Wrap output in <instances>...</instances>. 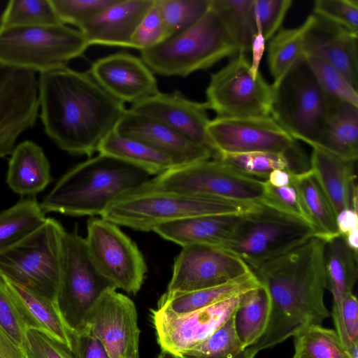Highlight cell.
Masks as SVG:
<instances>
[{"label":"cell","instance_id":"cell-5","mask_svg":"<svg viewBox=\"0 0 358 358\" xmlns=\"http://www.w3.org/2000/svg\"><path fill=\"white\" fill-rule=\"evenodd\" d=\"M238 53L234 40L210 5L195 24L141 51V58L154 74L185 77Z\"/></svg>","mask_w":358,"mask_h":358},{"label":"cell","instance_id":"cell-29","mask_svg":"<svg viewBox=\"0 0 358 358\" xmlns=\"http://www.w3.org/2000/svg\"><path fill=\"white\" fill-rule=\"evenodd\" d=\"M318 147L341 158L358 157V106L329 96V108Z\"/></svg>","mask_w":358,"mask_h":358},{"label":"cell","instance_id":"cell-46","mask_svg":"<svg viewBox=\"0 0 358 358\" xmlns=\"http://www.w3.org/2000/svg\"><path fill=\"white\" fill-rule=\"evenodd\" d=\"M169 36L155 0L153 5L137 26L131 38V48L142 51L155 46Z\"/></svg>","mask_w":358,"mask_h":358},{"label":"cell","instance_id":"cell-12","mask_svg":"<svg viewBox=\"0 0 358 358\" xmlns=\"http://www.w3.org/2000/svg\"><path fill=\"white\" fill-rule=\"evenodd\" d=\"M112 287L115 288L94 264L85 238L65 231L57 303L67 325L80 330L91 308Z\"/></svg>","mask_w":358,"mask_h":358},{"label":"cell","instance_id":"cell-27","mask_svg":"<svg viewBox=\"0 0 358 358\" xmlns=\"http://www.w3.org/2000/svg\"><path fill=\"white\" fill-rule=\"evenodd\" d=\"M357 255L358 252L352 250L341 235L326 241L324 259L327 288L334 300L331 314L336 332L341 339L346 338L341 316L342 301L347 293L352 292L357 279Z\"/></svg>","mask_w":358,"mask_h":358},{"label":"cell","instance_id":"cell-47","mask_svg":"<svg viewBox=\"0 0 358 358\" xmlns=\"http://www.w3.org/2000/svg\"><path fill=\"white\" fill-rule=\"evenodd\" d=\"M313 13L358 33L357 0H316Z\"/></svg>","mask_w":358,"mask_h":358},{"label":"cell","instance_id":"cell-37","mask_svg":"<svg viewBox=\"0 0 358 358\" xmlns=\"http://www.w3.org/2000/svg\"><path fill=\"white\" fill-rule=\"evenodd\" d=\"M294 338V355L302 358H352L336 331L322 325L308 327Z\"/></svg>","mask_w":358,"mask_h":358},{"label":"cell","instance_id":"cell-4","mask_svg":"<svg viewBox=\"0 0 358 358\" xmlns=\"http://www.w3.org/2000/svg\"><path fill=\"white\" fill-rule=\"evenodd\" d=\"M261 203L157 189L147 182L111 203L101 217L117 226L151 231L159 225L209 215H243Z\"/></svg>","mask_w":358,"mask_h":358},{"label":"cell","instance_id":"cell-16","mask_svg":"<svg viewBox=\"0 0 358 358\" xmlns=\"http://www.w3.org/2000/svg\"><path fill=\"white\" fill-rule=\"evenodd\" d=\"M82 329L89 330L101 342L109 358H139L140 329L136 306L117 289L109 288L101 295L87 315Z\"/></svg>","mask_w":358,"mask_h":358},{"label":"cell","instance_id":"cell-48","mask_svg":"<svg viewBox=\"0 0 358 358\" xmlns=\"http://www.w3.org/2000/svg\"><path fill=\"white\" fill-rule=\"evenodd\" d=\"M0 327L25 350L27 328L0 276ZM26 352V351H25Z\"/></svg>","mask_w":358,"mask_h":358},{"label":"cell","instance_id":"cell-32","mask_svg":"<svg viewBox=\"0 0 358 358\" xmlns=\"http://www.w3.org/2000/svg\"><path fill=\"white\" fill-rule=\"evenodd\" d=\"M293 181L315 235L326 241L339 235L336 214L310 169L301 174L293 175Z\"/></svg>","mask_w":358,"mask_h":358},{"label":"cell","instance_id":"cell-25","mask_svg":"<svg viewBox=\"0 0 358 358\" xmlns=\"http://www.w3.org/2000/svg\"><path fill=\"white\" fill-rule=\"evenodd\" d=\"M0 276L27 328L47 334L72 352L75 331L64 321L57 302Z\"/></svg>","mask_w":358,"mask_h":358},{"label":"cell","instance_id":"cell-44","mask_svg":"<svg viewBox=\"0 0 358 358\" xmlns=\"http://www.w3.org/2000/svg\"><path fill=\"white\" fill-rule=\"evenodd\" d=\"M264 186V194L261 204L295 217L311 226L308 216L302 205L297 188L294 183L293 176L292 182L286 186L273 187L266 180Z\"/></svg>","mask_w":358,"mask_h":358},{"label":"cell","instance_id":"cell-11","mask_svg":"<svg viewBox=\"0 0 358 358\" xmlns=\"http://www.w3.org/2000/svg\"><path fill=\"white\" fill-rule=\"evenodd\" d=\"M208 133L217 152L221 154L268 152L285 155L294 174L310 170V158L295 140L271 116L219 117L210 120Z\"/></svg>","mask_w":358,"mask_h":358},{"label":"cell","instance_id":"cell-58","mask_svg":"<svg viewBox=\"0 0 358 358\" xmlns=\"http://www.w3.org/2000/svg\"><path fill=\"white\" fill-rule=\"evenodd\" d=\"M292 358H302L301 357L299 356V355H294V356Z\"/></svg>","mask_w":358,"mask_h":358},{"label":"cell","instance_id":"cell-51","mask_svg":"<svg viewBox=\"0 0 358 358\" xmlns=\"http://www.w3.org/2000/svg\"><path fill=\"white\" fill-rule=\"evenodd\" d=\"M341 316L348 341L352 345L358 343V303L352 292L347 293L343 299Z\"/></svg>","mask_w":358,"mask_h":358},{"label":"cell","instance_id":"cell-30","mask_svg":"<svg viewBox=\"0 0 358 358\" xmlns=\"http://www.w3.org/2000/svg\"><path fill=\"white\" fill-rule=\"evenodd\" d=\"M261 284L253 273L219 286L187 292L166 293L157 310L169 315H182L241 295Z\"/></svg>","mask_w":358,"mask_h":358},{"label":"cell","instance_id":"cell-36","mask_svg":"<svg viewBox=\"0 0 358 358\" xmlns=\"http://www.w3.org/2000/svg\"><path fill=\"white\" fill-rule=\"evenodd\" d=\"M35 198L21 200L0 212V250L5 249L32 233L46 220Z\"/></svg>","mask_w":358,"mask_h":358},{"label":"cell","instance_id":"cell-26","mask_svg":"<svg viewBox=\"0 0 358 358\" xmlns=\"http://www.w3.org/2000/svg\"><path fill=\"white\" fill-rule=\"evenodd\" d=\"M244 215V214H243ZM243 215H209L167 222L153 231L181 247L203 244L223 247Z\"/></svg>","mask_w":358,"mask_h":358},{"label":"cell","instance_id":"cell-19","mask_svg":"<svg viewBox=\"0 0 358 358\" xmlns=\"http://www.w3.org/2000/svg\"><path fill=\"white\" fill-rule=\"evenodd\" d=\"M130 110L166 124L188 139L217 152L208 133L210 119L206 102L191 100L178 91L155 94L131 105Z\"/></svg>","mask_w":358,"mask_h":358},{"label":"cell","instance_id":"cell-45","mask_svg":"<svg viewBox=\"0 0 358 358\" xmlns=\"http://www.w3.org/2000/svg\"><path fill=\"white\" fill-rule=\"evenodd\" d=\"M291 0H255L257 31L268 41L280 29L291 8Z\"/></svg>","mask_w":358,"mask_h":358},{"label":"cell","instance_id":"cell-52","mask_svg":"<svg viewBox=\"0 0 358 358\" xmlns=\"http://www.w3.org/2000/svg\"><path fill=\"white\" fill-rule=\"evenodd\" d=\"M0 358H28L25 350L1 327Z\"/></svg>","mask_w":358,"mask_h":358},{"label":"cell","instance_id":"cell-18","mask_svg":"<svg viewBox=\"0 0 358 358\" xmlns=\"http://www.w3.org/2000/svg\"><path fill=\"white\" fill-rule=\"evenodd\" d=\"M241 296L182 315L151 310V320L162 351L179 356L201 344L235 313Z\"/></svg>","mask_w":358,"mask_h":358},{"label":"cell","instance_id":"cell-35","mask_svg":"<svg viewBox=\"0 0 358 358\" xmlns=\"http://www.w3.org/2000/svg\"><path fill=\"white\" fill-rule=\"evenodd\" d=\"M210 7L217 13L237 45L238 52L251 51L257 34L255 0H210Z\"/></svg>","mask_w":358,"mask_h":358},{"label":"cell","instance_id":"cell-54","mask_svg":"<svg viewBox=\"0 0 358 358\" xmlns=\"http://www.w3.org/2000/svg\"><path fill=\"white\" fill-rule=\"evenodd\" d=\"M266 41L261 31H257L251 47L252 61L250 62V72L254 78H256L259 71V65L262 59Z\"/></svg>","mask_w":358,"mask_h":358},{"label":"cell","instance_id":"cell-34","mask_svg":"<svg viewBox=\"0 0 358 358\" xmlns=\"http://www.w3.org/2000/svg\"><path fill=\"white\" fill-rule=\"evenodd\" d=\"M313 15L301 25L289 29L281 28L269 41L267 59L270 73L276 87L291 67L303 55V41Z\"/></svg>","mask_w":358,"mask_h":358},{"label":"cell","instance_id":"cell-24","mask_svg":"<svg viewBox=\"0 0 358 358\" xmlns=\"http://www.w3.org/2000/svg\"><path fill=\"white\" fill-rule=\"evenodd\" d=\"M310 171L329 200L336 214L352 208L357 210L355 162L318 147H312Z\"/></svg>","mask_w":358,"mask_h":358},{"label":"cell","instance_id":"cell-38","mask_svg":"<svg viewBox=\"0 0 358 358\" xmlns=\"http://www.w3.org/2000/svg\"><path fill=\"white\" fill-rule=\"evenodd\" d=\"M62 24L50 0H12L0 17V27H33Z\"/></svg>","mask_w":358,"mask_h":358},{"label":"cell","instance_id":"cell-53","mask_svg":"<svg viewBox=\"0 0 358 358\" xmlns=\"http://www.w3.org/2000/svg\"><path fill=\"white\" fill-rule=\"evenodd\" d=\"M336 224L338 234L343 236L355 230H357V210L349 208L341 211L336 215Z\"/></svg>","mask_w":358,"mask_h":358},{"label":"cell","instance_id":"cell-31","mask_svg":"<svg viewBox=\"0 0 358 358\" xmlns=\"http://www.w3.org/2000/svg\"><path fill=\"white\" fill-rule=\"evenodd\" d=\"M97 152L138 166L150 176H157L176 166L167 155L138 140L123 136L115 130L105 137Z\"/></svg>","mask_w":358,"mask_h":358},{"label":"cell","instance_id":"cell-28","mask_svg":"<svg viewBox=\"0 0 358 358\" xmlns=\"http://www.w3.org/2000/svg\"><path fill=\"white\" fill-rule=\"evenodd\" d=\"M51 180L50 163L42 148L31 141L17 144L8 161V187L21 196L35 195Z\"/></svg>","mask_w":358,"mask_h":358},{"label":"cell","instance_id":"cell-6","mask_svg":"<svg viewBox=\"0 0 358 358\" xmlns=\"http://www.w3.org/2000/svg\"><path fill=\"white\" fill-rule=\"evenodd\" d=\"M65 229L55 219L0 250V275L57 302Z\"/></svg>","mask_w":358,"mask_h":358},{"label":"cell","instance_id":"cell-56","mask_svg":"<svg viewBox=\"0 0 358 358\" xmlns=\"http://www.w3.org/2000/svg\"><path fill=\"white\" fill-rule=\"evenodd\" d=\"M257 352L251 348H245L242 352L234 358H255ZM157 358H180L168 352L162 351Z\"/></svg>","mask_w":358,"mask_h":358},{"label":"cell","instance_id":"cell-2","mask_svg":"<svg viewBox=\"0 0 358 358\" xmlns=\"http://www.w3.org/2000/svg\"><path fill=\"white\" fill-rule=\"evenodd\" d=\"M38 95L45 132L72 155L91 157L97 152L127 109L88 72L67 66L40 73Z\"/></svg>","mask_w":358,"mask_h":358},{"label":"cell","instance_id":"cell-57","mask_svg":"<svg viewBox=\"0 0 358 358\" xmlns=\"http://www.w3.org/2000/svg\"><path fill=\"white\" fill-rule=\"evenodd\" d=\"M347 244L355 252H358V229L343 236Z\"/></svg>","mask_w":358,"mask_h":358},{"label":"cell","instance_id":"cell-1","mask_svg":"<svg viewBox=\"0 0 358 358\" xmlns=\"http://www.w3.org/2000/svg\"><path fill=\"white\" fill-rule=\"evenodd\" d=\"M326 241L316 235L287 252L250 269L271 299L266 329L251 348H272L330 316L324 303L327 288ZM249 348V347H248Z\"/></svg>","mask_w":358,"mask_h":358},{"label":"cell","instance_id":"cell-21","mask_svg":"<svg viewBox=\"0 0 358 358\" xmlns=\"http://www.w3.org/2000/svg\"><path fill=\"white\" fill-rule=\"evenodd\" d=\"M115 130L167 155L176 166L213 159L210 151L203 145L188 139L161 122L129 108L126 109Z\"/></svg>","mask_w":358,"mask_h":358},{"label":"cell","instance_id":"cell-41","mask_svg":"<svg viewBox=\"0 0 358 358\" xmlns=\"http://www.w3.org/2000/svg\"><path fill=\"white\" fill-rule=\"evenodd\" d=\"M156 2L169 36L195 24L210 5V0H156Z\"/></svg>","mask_w":358,"mask_h":358},{"label":"cell","instance_id":"cell-20","mask_svg":"<svg viewBox=\"0 0 358 358\" xmlns=\"http://www.w3.org/2000/svg\"><path fill=\"white\" fill-rule=\"evenodd\" d=\"M110 95L130 105L157 93L155 74L141 57L125 52L95 60L87 71Z\"/></svg>","mask_w":358,"mask_h":358},{"label":"cell","instance_id":"cell-14","mask_svg":"<svg viewBox=\"0 0 358 358\" xmlns=\"http://www.w3.org/2000/svg\"><path fill=\"white\" fill-rule=\"evenodd\" d=\"M87 230V247L99 271L116 289L136 294L147 273L136 244L117 224L101 217L90 219Z\"/></svg>","mask_w":358,"mask_h":358},{"label":"cell","instance_id":"cell-10","mask_svg":"<svg viewBox=\"0 0 358 358\" xmlns=\"http://www.w3.org/2000/svg\"><path fill=\"white\" fill-rule=\"evenodd\" d=\"M264 182L213 159L173 167L147 181L157 189L256 203H261Z\"/></svg>","mask_w":358,"mask_h":358},{"label":"cell","instance_id":"cell-49","mask_svg":"<svg viewBox=\"0 0 358 358\" xmlns=\"http://www.w3.org/2000/svg\"><path fill=\"white\" fill-rule=\"evenodd\" d=\"M25 351L28 358H76L65 345L35 329H27Z\"/></svg>","mask_w":358,"mask_h":358},{"label":"cell","instance_id":"cell-40","mask_svg":"<svg viewBox=\"0 0 358 358\" xmlns=\"http://www.w3.org/2000/svg\"><path fill=\"white\" fill-rule=\"evenodd\" d=\"M243 348L235 327V313L197 346L180 355V358H234Z\"/></svg>","mask_w":358,"mask_h":358},{"label":"cell","instance_id":"cell-42","mask_svg":"<svg viewBox=\"0 0 358 358\" xmlns=\"http://www.w3.org/2000/svg\"><path fill=\"white\" fill-rule=\"evenodd\" d=\"M304 57L321 87L329 96L358 106L357 91L339 70L320 57L314 55Z\"/></svg>","mask_w":358,"mask_h":358},{"label":"cell","instance_id":"cell-8","mask_svg":"<svg viewBox=\"0 0 358 358\" xmlns=\"http://www.w3.org/2000/svg\"><path fill=\"white\" fill-rule=\"evenodd\" d=\"M274 89L271 116L295 140L315 145L325 125L329 96L304 55Z\"/></svg>","mask_w":358,"mask_h":358},{"label":"cell","instance_id":"cell-33","mask_svg":"<svg viewBox=\"0 0 358 358\" xmlns=\"http://www.w3.org/2000/svg\"><path fill=\"white\" fill-rule=\"evenodd\" d=\"M270 313L271 299L264 285L241 294L235 312V327L244 349L255 343L264 334Z\"/></svg>","mask_w":358,"mask_h":358},{"label":"cell","instance_id":"cell-22","mask_svg":"<svg viewBox=\"0 0 358 358\" xmlns=\"http://www.w3.org/2000/svg\"><path fill=\"white\" fill-rule=\"evenodd\" d=\"M303 55L320 57L339 70L358 90V33L312 13Z\"/></svg>","mask_w":358,"mask_h":358},{"label":"cell","instance_id":"cell-7","mask_svg":"<svg viewBox=\"0 0 358 358\" xmlns=\"http://www.w3.org/2000/svg\"><path fill=\"white\" fill-rule=\"evenodd\" d=\"M78 29L66 24L0 27V64L40 73L66 66L89 47Z\"/></svg>","mask_w":358,"mask_h":358},{"label":"cell","instance_id":"cell-50","mask_svg":"<svg viewBox=\"0 0 358 358\" xmlns=\"http://www.w3.org/2000/svg\"><path fill=\"white\" fill-rule=\"evenodd\" d=\"M72 352L76 358H109L101 342L86 329L75 331Z\"/></svg>","mask_w":358,"mask_h":358},{"label":"cell","instance_id":"cell-3","mask_svg":"<svg viewBox=\"0 0 358 358\" xmlns=\"http://www.w3.org/2000/svg\"><path fill=\"white\" fill-rule=\"evenodd\" d=\"M145 170L99 153L75 166L40 203L45 213L100 216L121 196L150 180Z\"/></svg>","mask_w":358,"mask_h":358},{"label":"cell","instance_id":"cell-55","mask_svg":"<svg viewBox=\"0 0 358 358\" xmlns=\"http://www.w3.org/2000/svg\"><path fill=\"white\" fill-rule=\"evenodd\" d=\"M292 176L286 170L276 169L268 174L266 180L271 186L280 187L289 185L292 180Z\"/></svg>","mask_w":358,"mask_h":358},{"label":"cell","instance_id":"cell-43","mask_svg":"<svg viewBox=\"0 0 358 358\" xmlns=\"http://www.w3.org/2000/svg\"><path fill=\"white\" fill-rule=\"evenodd\" d=\"M116 1L50 0L60 22L64 24H71L77 28Z\"/></svg>","mask_w":358,"mask_h":358},{"label":"cell","instance_id":"cell-9","mask_svg":"<svg viewBox=\"0 0 358 358\" xmlns=\"http://www.w3.org/2000/svg\"><path fill=\"white\" fill-rule=\"evenodd\" d=\"M315 235L306 222L264 204L242 215L231 238L222 247L241 258L250 269L272 259Z\"/></svg>","mask_w":358,"mask_h":358},{"label":"cell","instance_id":"cell-39","mask_svg":"<svg viewBox=\"0 0 358 358\" xmlns=\"http://www.w3.org/2000/svg\"><path fill=\"white\" fill-rule=\"evenodd\" d=\"M243 173L265 180L276 169L286 170L294 175L292 164L284 154L268 152L221 154L217 159Z\"/></svg>","mask_w":358,"mask_h":358},{"label":"cell","instance_id":"cell-13","mask_svg":"<svg viewBox=\"0 0 358 358\" xmlns=\"http://www.w3.org/2000/svg\"><path fill=\"white\" fill-rule=\"evenodd\" d=\"M274 94L261 73L252 76L250 61L238 52L211 75L206 103L219 117L271 116Z\"/></svg>","mask_w":358,"mask_h":358},{"label":"cell","instance_id":"cell-15","mask_svg":"<svg viewBox=\"0 0 358 358\" xmlns=\"http://www.w3.org/2000/svg\"><path fill=\"white\" fill-rule=\"evenodd\" d=\"M174 261L166 293L187 292L219 286L251 272L238 256L220 247L190 244Z\"/></svg>","mask_w":358,"mask_h":358},{"label":"cell","instance_id":"cell-17","mask_svg":"<svg viewBox=\"0 0 358 358\" xmlns=\"http://www.w3.org/2000/svg\"><path fill=\"white\" fill-rule=\"evenodd\" d=\"M38 112L35 72L0 64V158L10 155L18 137L35 125Z\"/></svg>","mask_w":358,"mask_h":358},{"label":"cell","instance_id":"cell-23","mask_svg":"<svg viewBox=\"0 0 358 358\" xmlns=\"http://www.w3.org/2000/svg\"><path fill=\"white\" fill-rule=\"evenodd\" d=\"M155 0H117L78 29L89 45L131 48L133 34Z\"/></svg>","mask_w":358,"mask_h":358}]
</instances>
